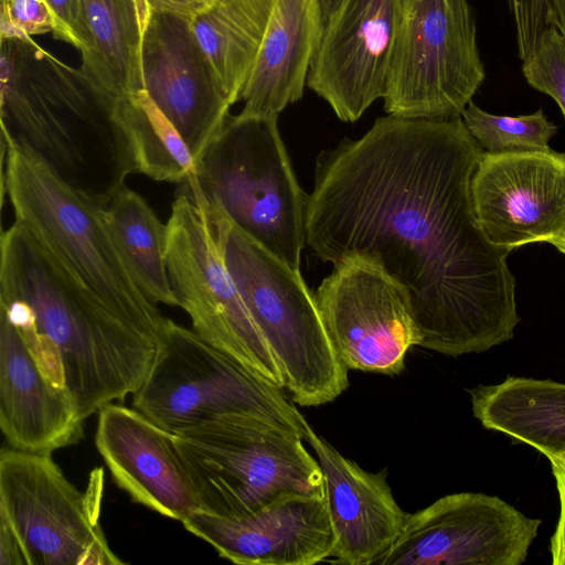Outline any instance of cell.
<instances>
[{"mask_svg":"<svg viewBox=\"0 0 565 565\" xmlns=\"http://www.w3.org/2000/svg\"><path fill=\"white\" fill-rule=\"evenodd\" d=\"M116 110L137 172L172 183H182L195 174L193 153L145 89L118 100Z\"/></svg>","mask_w":565,"mask_h":565,"instance_id":"obj_26","label":"cell"},{"mask_svg":"<svg viewBox=\"0 0 565 565\" xmlns=\"http://www.w3.org/2000/svg\"><path fill=\"white\" fill-rule=\"evenodd\" d=\"M473 416L545 457L565 452V383L511 376L470 390Z\"/></svg>","mask_w":565,"mask_h":565,"instance_id":"obj_23","label":"cell"},{"mask_svg":"<svg viewBox=\"0 0 565 565\" xmlns=\"http://www.w3.org/2000/svg\"><path fill=\"white\" fill-rule=\"evenodd\" d=\"M462 121L479 146L488 152L547 151L557 127L542 109L521 116L490 114L472 102L461 114Z\"/></svg>","mask_w":565,"mask_h":565,"instance_id":"obj_27","label":"cell"},{"mask_svg":"<svg viewBox=\"0 0 565 565\" xmlns=\"http://www.w3.org/2000/svg\"><path fill=\"white\" fill-rule=\"evenodd\" d=\"M305 437L320 465L335 534L333 557L349 565H373L399 536L407 513L397 504L386 470L373 473L342 456L302 419Z\"/></svg>","mask_w":565,"mask_h":565,"instance_id":"obj_19","label":"cell"},{"mask_svg":"<svg viewBox=\"0 0 565 565\" xmlns=\"http://www.w3.org/2000/svg\"><path fill=\"white\" fill-rule=\"evenodd\" d=\"M81 70L118 102L143 90L142 43L148 0H78Z\"/></svg>","mask_w":565,"mask_h":565,"instance_id":"obj_22","label":"cell"},{"mask_svg":"<svg viewBox=\"0 0 565 565\" xmlns=\"http://www.w3.org/2000/svg\"><path fill=\"white\" fill-rule=\"evenodd\" d=\"M340 0H319L323 24L329 20L332 13L335 11Z\"/></svg>","mask_w":565,"mask_h":565,"instance_id":"obj_35","label":"cell"},{"mask_svg":"<svg viewBox=\"0 0 565 565\" xmlns=\"http://www.w3.org/2000/svg\"><path fill=\"white\" fill-rule=\"evenodd\" d=\"M484 78L468 0H396L383 97L388 115L461 117Z\"/></svg>","mask_w":565,"mask_h":565,"instance_id":"obj_10","label":"cell"},{"mask_svg":"<svg viewBox=\"0 0 565 565\" xmlns=\"http://www.w3.org/2000/svg\"><path fill=\"white\" fill-rule=\"evenodd\" d=\"M200 195L226 267L279 365L291 401L300 406L334 401L349 386V370L338 355L315 295L300 273L275 257Z\"/></svg>","mask_w":565,"mask_h":565,"instance_id":"obj_5","label":"cell"},{"mask_svg":"<svg viewBox=\"0 0 565 565\" xmlns=\"http://www.w3.org/2000/svg\"><path fill=\"white\" fill-rule=\"evenodd\" d=\"M2 141L106 207L136 163L113 98L30 39H1Z\"/></svg>","mask_w":565,"mask_h":565,"instance_id":"obj_3","label":"cell"},{"mask_svg":"<svg viewBox=\"0 0 565 565\" xmlns=\"http://www.w3.org/2000/svg\"><path fill=\"white\" fill-rule=\"evenodd\" d=\"M95 445L114 481L136 503L180 522L200 510L174 435L137 408L103 406Z\"/></svg>","mask_w":565,"mask_h":565,"instance_id":"obj_18","label":"cell"},{"mask_svg":"<svg viewBox=\"0 0 565 565\" xmlns=\"http://www.w3.org/2000/svg\"><path fill=\"white\" fill-rule=\"evenodd\" d=\"M330 339L348 370L397 375L422 334L404 290L377 265L348 257L315 294Z\"/></svg>","mask_w":565,"mask_h":565,"instance_id":"obj_13","label":"cell"},{"mask_svg":"<svg viewBox=\"0 0 565 565\" xmlns=\"http://www.w3.org/2000/svg\"><path fill=\"white\" fill-rule=\"evenodd\" d=\"M1 39H30L53 33L55 22L45 0H1Z\"/></svg>","mask_w":565,"mask_h":565,"instance_id":"obj_29","label":"cell"},{"mask_svg":"<svg viewBox=\"0 0 565 565\" xmlns=\"http://www.w3.org/2000/svg\"><path fill=\"white\" fill-rule=\"evenodd\" d=\"M106 212L143 292L156 303L178 306L164 257L167 224L139 193L127 186L113 198Z\"/></svg>","mask_w":565,"mask_h":565,"instance_id":"obj_25","label":"cell"},{"mask_svg":"<svg viewBox=\"0 0 565 565\" xmlns=\"http://www.w3.org/2000/svg\"><path fill=\"white\" fill-rule=\"evenodd\" d=\"M200 510L237 519L285 497L324 495L318 460L303 437L247 416L209 420L174 433Z\"/></svg>","mask_w":565,"mask_h":565,"instance_id":"obj_6","label":"cell"},{"mask_svg":"<svg viewBox=\"0 0 565 565\" xmlns=\"http://www.w3.org/2000/svg\"><path fill=\"white\" fill-rule=\"evenodd\" d=\"M546 458L551 463L559 498V516L550 541V552L554 565H565V452Z\"/></svg>","mask_w":565,"mask_h":565,"instance_id":"obj_32","label":"cell"},{"mask_svg":"<svg viewBox=\"0 0 565 565\" xmlns=\"http://www.w3.org/2000/svg\"><path fill=\"white\" fill-rule=\"evenodd\" d=\"M514 22L516 43L523 47L535 45L542 34L554 26L547 0H507Z\"/></svg>","mask_w":565,"mask_h":565,"instance_id":"obj_30","label":"cell"},{"mask_svg":"<svg viewBox=\"0 0 565 565\" xmlns=\"http://www.w3.org/2000/svg\"><path fill=\"white\" fill-rule=\"evenodd\" d=\"M548 244L556 247V249L558 252L565 254V231L562 234H559L558 236L548 241Z\"/></svg>","mask_w":565,"mask_h":565,"instance_id":"obj_36","label":"cell"},{"mask_svg":"<svg viewBox=\"0 0 565 565\" xmlns=\"http://www.w3.org/2000/svg\"><path fill=\"white\" fill-rule=\"evenodd\" d=\"M2 190L20 222L75 281L113 312L162 338L166 319L139 286L107 217L43 162L2 141Z\"/></svg>","mask_w":565,"mask_h":565,"instance_id":"obj_4","label":"cell"},{"mask_svg":"<svg viewBox=\"0 0 565 565\" xmlns=\"http://www.w3.org/2000/svg\"><path fill=\"white\" fill-rule=\"evenodd\" d=\"M540 525L499 497L447 494L407 513L399 536L373 565H520Z\"/></svg>","mask_w":565,"mask_h":565,"instance_id":"obj_12","label":"cell"},{"mask_svg":"<svg viewBox=\"0 0 565 565\" xmlns=\"http://www.w3.org/2000/svg\"><path fill=\"white\" fill-rule=\"evenodd\" d=\"M84 420L70 392L49 379L0 312V427L9 447L52 454L79 441Z\"/></svg>","mask_w":565,"mask_h":565,"instance_id":"obj_20","label":"cell"},{"mask_svg":"<svg viewBox=\"0 0 565 565\" xmlns=\"http://www.w3.org/2000/svg\"><path fill=\"white\" fill-rule=\"evenodd\" d=\"M264 6H266L268 9L271 8V4L274 0H259Z\"/></svg>","mask_w":565,"mask_h":565,"instance_id":"obj_37","label":"cell"},{"mask_svg":"<svg viewBox=\"0 0 565 565\" xmlns=\"http://www.w3.org/2000/svg\"><path fill=\"white\" fill-rule=\"evenodd\" d=\"M277 119L230 115L191 177L209 204L299 271L308 194L295 177Z\"/></svg>","mask_w":565,"mask_h":565,"instance_id":"obj_7","label":"cell"},{"mask_svg":"<svg viewBox=\"0 0 565 565\" xmlns=\"http://www.w3.org/2000/svg\"><path fill=\"white\" fill-rule=\"evenodd\" d=\"M522 73L533 88L556 102L565 117V39L556 26L542 34L533 54L523 61Z\"/></svg>","mask_w":565,"mask_h":565,"instance_id":"obj_28","label":"cell"},{"mask_svg":"<svg viewBox=\"0 0 565 565\" xmlns=\"http://www.w3.org/2000/svg\"><path fill=\"white\" fill-rule=\"evenodd\" d=\"M554 20L562 36L565 39V0H547Z\"/></svg>","mask_w":565,"mask_h":565,"instance_id":"obj_34","label":"cell"},{"mask_svg":"<svg viewBox=\"0 0 565 565\" xmlns=\"http://www.w3.org/2000/svg\"><path fill=\"white\" fill-rule=\"evenodd\" d=\"M217 0H148L152 11L169 12L193 19Z\"/></svg>","mask_w":565,"mask_h":565,"instance_id":"obj_33","label":"cell"},{"mask_svg":"<svg viewBox=\"0 0 565 565\" xmlns=\"http://www.w3.org/2000/svg\"><path fill=\"white\" fill-rule=\"evenodd\" d=\"M483 149L462 118L380 117L316 160L306 245L361 257L405 292L422 345L448 356L511 340L520 322L511 250L482 233L471 180Z\"/></svg>","mask_w":565,"mask_h":565,"instance_id":"obj_1","label":"cell"},{"mask_svg":"<svg viewBox=\"0 0 565 565\" xmlns=\"http://www.w3.org/2000/svg\"><path fill=\"white\" fill-rule=\"evenodd\" d=\"M278 387L166 319L156 361L132 406L174 434L228 416L257 417L305 437L303 415Z\"/></svg>","mask_w":565,"mask_h":565,"instance_id":"obj_9","label":"cell"},{"mask_svg":"<svg viewBox=\"0 0 565 565\" xmlns=\"http://www.w3.org/2000/svg\"><path fill=\"white\" fill-rule=\"evenodd\" d=\"M396 0H340L326 22L307 86L342 121H355L386 93Z\"/></svg>","mask_w":565,"mask_h":565,"instance_id":"obj_16","label":"cell"},{"mask_svg":"<svg viewBox=\"0 0 565 565\" xmlns=\"http://www.w3.org/2000/svg\"><path fill=\"white\" fill-rule=\"evenodd\" d=\"M143 88L177 128L196 166L232 106L191 19L152 11L142 43Z\"/></svg>","mask_w":565,"mask_h":565,"instance_id":"obj_15","label":"cell"},{"mask_svg":"<svg viewBox=\"0 0 565 565\" xmlns=\"http://www.w3.org/2000/svg\"><path fill=\"white\" fill-rule=\"evenodd\" d=\"M164 257L178 307L189 315L193 330L256 375L285 388L279 365L226 267L191 180L182 183L172 202Z\"/></svg>","mask_w":565,"mask_h":565,"instance_id":"obj_11","label":"cell"},{"mask_svg":"<svg viewBox=\"0 0 565 565\" xmlns=\"http://www.w3.org/2000/svg\"><path fill=\"white\" fill-rule=\"evenodd\" d=\"M269 11L259 0H217L191 19L196 40L232 105L241 100L252 74Z\"/></svg>","mask_w":565,"mask_h":565,"instance_id":"obj_24","label":"cell"},{"mask_svg":"<svg viewBox=\"0 0 565 565\" xmlns=\"http://www.w3.org/2000/svg\"><path fill=\"white\" fill-rule=\"evenodd\" d=\"M0 312L86 419L132 395L162 338L122 319L75 281L18 221L1 234Z\"/></svg>","mask_w":565,"mask_h":565,"instance_id":"obj_2","label":"cell"},{"mask_svg":"<svg viewBox=\"0 0 565 565\" xmlns=\"http://www.w3.org/2000/svg\"><path fill=\"white\" fill-rule=\"evenodd\" d=\"M323 26L319 0H274L241 114L278 116L302 97Z\"/></svg>","mask_w":565,"mask_h":565,"instance_id":"obj_21","label":"cell"},{"mask_svg":"<svg viewBox=\"0 0 565 565\" xmlns=\"http://www.w3.org/2000/svg\"><path fill=\"white\" fill-rule=\"evenodd\" d=\"M54 19V38L81 47V17L78 0H45Z\"/></svg>","mask_w":565,"mask_h":565,"instance_id":"obj_31","label":"cell"},{"mask_svg":"<svg viewBox=\"0 0 565 565\" xmlns=\"http://www.w3.org/2000/svg\"><path fill=\"white\" fill-rule=\"evenodd\" d=\"M471 200L491 244L512 250L548 243L565 231V152L483 151Z\"/></svg>","mask_w":565,"mask_h":565,"instance_id":"obj_14","label":"cell"},{"mask_svg":"<svg viewBox=\"0 0 565 565\" xmlns=\"http://www.w3.org/2000/svg\"><path fill=\"white\" fill-rule=\"evenodd\" d=\"M104 472L78 490L52 459L0 454V565H120L99 522Z\"/></svg>","mask_w":565,"mask_h":565,"instance_id":"obj_8","label":"cell"},{"mask_svg":"<svg viewBox=\"0 0 565 565\" xmlns=\"http://www.w3.org/2000/svg\"><path fill=\"white\" fill-rule=\"evenodd\" d=\"M181 523L241 565H312L337 543L326 495L285 497L237 519L196 510Z\"/></svg>","mask_w":565,"mask_h":565,"instance_id":"obj_17","label":"cell"}]
</instances>
